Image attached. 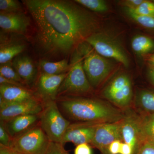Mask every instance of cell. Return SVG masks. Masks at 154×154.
<instances>
[{
	"label": "cell",
	"mask_w": 154,
	"mask_h": 154,
	"mask_svg": "<svg viewBox=\"0 0 154 154\" xmlns=\"http://www.w3.org/2000/svg\"><path fill=\"white\" fill-rule=\"evenodd\" d=\"M39 119L40 126L50 141L61 143L71 122L61 113L55 101L43 104Z\"/></svg>",
	"instance_id": "cell-5"
},
{
	"label": "cell",
	"mask_w": 154,
	"mask_h": 154,
	"mask_svg": "<svg viewBox=\"0 0 154 154\" xmlns=\"http://www.w3.org/2000/svg\"><path fill=\"white\" fill-rule=\"evenodd\" d=\"M73 53L69 70L59 88L56 99L67 97H85L94 91L84 71L82 54L77 48Z\"/></svg>",
	"instance_id": "cell-3"
},
{
	"label": "cell",
	"mask_w": 154,
	"mask_h": 154,
	"mask_svg": "<svg viewBox=\"0 0 154 154\" xmlns=\"http://www.w3.org/2000/svg\"><path fill=\"white\" fill-rule=\"evenodd\" d=\"M39 114L22 116L1 122L13 140L28 132L38 124Z\"/></svg>",
	"instance_id": "cell-13"
},
{
	"label": "cell",
	"mask_w": 154,
	"mask_h": 154,
	"mask_svg": "<svg viewBox=\"0 0 154 154\" xmlns=\"http://www.w3.org/2000/svg\"><path fill=\"white\" fill-rule=\"evenodd\" d=\"M77 48L82 56L83 68L88 81L93 89L97 88L110 74L113 68L112 64L86 42Z\"/></svg>",
	"instance_id": "cell-4"
},
{
	"label": "cell",
	"mask_w": 154,
	"mask_h": 154,
	"mask_svg": "<svg viewBox=\"0 0 154 154\" xmlns=\"http://www.w3.org/2000/svg\"><path fill=\"white\" fill-rule=\"evenodd\" d=\"M0 85H11L18 86V87L30 89L29 87L25 85L18 82H15V81L8 79H6V78H4V77L1 75H0Z\"/></svg>",
	"instance_id": "cell-34"
},
{
	"label": "cell",
	"mask_w": 154,
	"mask_h": 154,
	"mask_svg": "<svg viewBox=\"0 0 154 154\" xmlns=\"http://www.w3.org/2000/svg\"><path fill=\"white\" fill-rule=\"evenodd\" d=\"M23 2L33 18L36 42L43 55L67 56L98 28L95 17L70 1Z\"/></svg>",
	"instance_id": "cell-1"
},
{
	"label": "cell",
	"mask_w": 154,
	"mask_h": 154,
	"mask_svg": "<svg viewBox=\"0 0 154 154\" xmlns=\"http://www.w3.org/2000/svg\"><path fill=\"white\" fill-rule=\"evenodd\" d=\"M40 66L43 72L42 73L48 75L61 74L66 72L69 71L70 69V65L65 59L55 62L42 60L40 62Z\"/></svg>",
	"instance_id": "cell-17"
},
{
	"label": "cell",
	"mask_w": 154,
	"mask_h": 154,
	"mask_svg": "<svg viewBox=\"0 0 154 154\" xmlns=\"http://www.w3.org/2000/svg\"><path fill=\"white\" fill-rule=\"evenodd\" d=\"M74 154H92L91 146L88 143L79 145L75 149Z\"/></svg>",
	"instance_id": "cell-31"
},
{
	"label": "cell",
	"mask_w": 154,
	"mask_h": 154,
	"mask_svg": "<svg viewBox=\"0 0 154 154\" xmlns=\"http://www.w3.org/2000/svg\"><path fill=\"white\" fill-rule=\"evenodd\" d=\"M120 121L99 124L90 145L99 149L102 154H109L108 148L110 144L116 140L122 141Z\"/></svg>",
	"instance_id": "cell-10"
},
{
	"label": "cell",
	"mask_w": 154,
	"mask_h": 154,
	"mask_svg": "<svg viewBox=\"0 0 154 154\" xmlns=\"http://www.w3.org/2000/svg\"><path fill=\"white\" fill-rule=\"evenodd\" d=\"M61 113L71 122L104 123L120 121L124 112L111 103L89 97H67L55 100Z\"/></svg>",
	"instance_id": "cell-2"
},
{
	"label": "cell",
	"mask_w": 154,
	"mask_h": 154,
	"mask_svg": "<svg viewBox=\"0 0 154 154\" xmlns=\"http://www.w3.org/2000/svg\"><path fill=\"white\" fill-rule=\"evenodd\" d=\"M144 0H127L123 2V5L126 8L134 10L143 2Z\"/></svg>",
	"instance_id": "cell-33"
},
{
	"label": "cell",
	"mask_w": 154,
	"mask_h": 154,
	"mask_svg": "<svg viewBox=\"0 0 154 154\" xmlns=\"http://www.w3.org/2000/svg\"><path fill=\"white\" fill-rule=\"evenodd\" d=\"M30 23L28 17L21 12L0 14V27L5 31L24 33Z\"/></svg>",
	"instance_id": "cell-14"
},
{
	"label": "cell",
	"mask_w": 154,
	"mask_h": 154,
	"mask_svg": "<svg viewBox=\"0 0 154 154\" xmlns=\"http://www.w3.org/2000/svg\"><path fill=\"white\" fill-rule=\"evenodd\" d=\"M22 5L16 0H0L1 13H11L21 12Z\"/></svg>",
	"instance_id": "cell-26"
},
{
	"label": "cell",
	"mask_w": 154,
	"mask_h": 154,
	"mask_svg": "<svg viewBox=\"0 0 154 154\" xmlns=\"http://www.w3.org/2000/svg\"><path fill=\"white\" fill-rule=\"evenodd\" d=\"M129 10L132 11L135 14L139 15L154 16V3L150 1H144L137 8L134 10Z\"/></svg>",
	"instance_id": "cell-27"
},
{
	"label": "cell",
	"mask_w": 154,
	"mask_h": 154,
	"mask_svg": "<svg viewBox=\"0 0 154 154\" xmlns=\"http://www.w3.org/2000/svg\"><path fill=\"white\" fill-rule=\"evenodd\" d=\"M75 2L94 12H104L108 9L106 2L102 0H76Z\"/></svg>",
	"instance_id": "cell-25"
},
{
	"label": "cell",
	"mask_w": 154,
	"mask_h": 154,
	"mask_svg": "<svg viewBox=\"0 0 154 154\" xmlns=\"http://www.w3.org/2000/svg\"><path fill=\"white\" fill-rule=\"evenodd\" d=\"M136 154H154V143L151 141H145Z\"/></svg>",
	"instance_id": "cell-30"
},
{
	"label": "cell",
	"mask_w": 154,
	"mask_h": 154,
	"mask_svg": "<svg viewBox=\"0 0 154 154\" xmlns=\"http://www.w3.org/2000/svg\"><path fill=\"white\" fill-rule=\"evenodd\" d=\"M96 122H71L64 135L61 143H72L78 146L82 143L90 144L97 126Z\"/></svg>",
	"instance_id": "cell-11"
},
{
	"label": "cell",
	"mask_w": 154,
	"mask_h": 154,
	"mask_svg": "<svg viewBox=\"0 0 154 154\" xmlns=\"http://www.w3.org/2000/svg\"><path fill=\"white\" fill-rule=\"evenodd\" d=\"M36 97L35 93L30 89L11 85H0V102L16 103Z\"/></svg>",
	"instance_id": "cell-15"
},
{
	"label": "cell",
	"mask_w": 154,
	"mask_h": 154,
	"mask_svg": "<svg viewBox=\"0 0 154 154\" xmlns=\"http://www.w3.org/2000/svg\"><path fill=\"white\" fill-rule=\"evenodd\" d=\"M50 143L39 122L28 132L14 139L10 146L19 154H45Z\"/></svg>",
	"instance_id": "cell-6"
},
{
	"label": "cell",
	"mask_w": 154,
	"mask_h": 154,
	"mask_svg": "<svg viewBox=\"0 0 154 154\" xmlns=\"http://www.w3.org/2000/svg\"><path fill=\"white\" fill-rule=\"evenodd\" d=\"M149 74L151 81L154 85V68L151 67L149 69Z\"/></svg>",
	"instance_id": "cell-37"
},
{
	"label": "cell",
	"mask_w": 154,
	"mask_h": 154,
	"mask_svg": "<svg viewBox=\"0 0 154 154\" xmlns=\"http://www.w3.org/2000/svg\"><path fill=\"white\" fill-rule=\"evenodd\" d=\"M63 146L60 143L51 142L45 154H69Z\"/></svg>",
	"instance_id": "cell-28"
},
{
	"label": "cell",
	"mask_w": 154,
	"mask_h": 154,
	"mask_svg": "<svg viewBox=\"0 0 154 154\" xmlns=\"http://www.w3.org/2000/svg\"><path fill=\"white\" fill-rule=\"evenodd\" d=\"M126 9L128 15L139 25L149 29H154V16H143L135 14Z\"/></svg>",
	"instance_id": "cell-24"
},
{
	"label": "cell",
	"mask_w": 154,
	"mask_h": 154,
	"mask_svg": "<svg viewBox=\"0 0 154 154\" xmlns=\"http://www.w3.org/2000/svg\"><path fill=\"white\" fill-rule=\"evenodd\" d=\"M68 72L57 75L42 73L38 79L35 96L43 104L55 101L59 88L65 79Z\"/></svg>",
	"instance_id": "cell-12"
},
{
	"label": "cell",
	"mask_w": 154,
	"mask_h": 154,
	"mask_svg": "<svg viewBox=\"0 0 154 154\" xmlns=\"http://www.w3.org/2000/svg\"><path fill=\"white\" fill-rule=\"evenodd\" d=\"M124 116L120 121V133L122 142L130 145L136 154L145 141L142 132L139 113L128 108L123 110Z\"/></svg>",
	"instance_id": "cell-7"
},
{
	"label": "cell",
	"mask_w": 154,
	"mask_h": 154,
	"mask_svg": "<svg viewBox=\"0 0 154 154\" xmlns=\"http://www.w3.org/2000/svg\"><path fill=\"white\" fill-rule=\"evenodd\" d=\"M43 108V103L36 97L16 103L0 102V120L6 121L22 116L39 114Z\"/></svg>",
	"instance_id": "cell-9"
},
{
	"label": "cell",
	"mask_w": 154,
	"mask_h": 154,
	"mask_svg": "<svg viewBox=\"0 0 154 154\" xmlns=\"http://www.w3.org/2000/svg\"><path fill=\"white\" fill-rule=\"evenodd\" d=\"M85 42L103 57L113 59L125 66H128V59L124 50L118 43L109 36L103 33L96 32L88 36Z\"/></svg>",
	"instance_id": "cell-8"
},
{
	"label": "cell",
	"mask_w": 154,
	"mask_h": 154,
	"mask_svg": "<svg viewBox=\"0 0 154 154\" xmlns=\"http://www.w3.org/2000/svg\"><path fill=\"white\" fill-rule=\"evenodd\" d=\"M12 140L2 123L0 122V144L10 146Z\"/></svg>",
	"instance_id": "cell-29"
},
{
	"label": "cell",
	"mask_w": 154,
	"mask_h": 154,
	"mask_svg": "<svg viewBox=\"0 0 154 154\" xmlns=\"http://www.w3.org/2000/svg\"><path fill=\"white\" fill-rule=\"evenodd\" d=\"M131 47L136 53L143 55L150 51L154 48L152 39L144 35H138L133 38Z\"/></svg>",
	"instance_id": "cell-20"
},
{
	"label": "cell",
	"mask_w": 154,
	"mask_h": 154,
	"mask_svg": "<svg viewBox=\"0 0 154 154\" xmlns=\"http://www.w3.org/2000/svg\"><path fill=\"white\" fill-rule=\"evenodd\" d=\"M12 66L27 86L33 82L36 70L31 59L25 55L18 56L14 59Z\"/></svg>",
	"instance_id": "cell-16"
},
{
	"label": "cell",
	"mask_w": 154,
	"mask_h": 154,
	"mask_svg": "<svg viewBox=\"0 0 154 154\" xmlns=\"http://www.w3.org/2000/svg\"><path fill=\"white\" fill-rule=\"evenodd\" d=\"M25 45L22 44L12 43L2 45L0 49V63L3 64L10 62L14 58L18 56L25 49Z\"/></svg>",
	"instance_id": "cell-18"
},
{
	"label": "cell",
	"mask_w": 154,
	"mask_h": 154,
	"mask_svg": "<svg viewBox=\"0 0 154 154\" xmlns=\"http://www.w3.org/2000/svg\"><path fill=\"white\" fill-rule=\"evenodd\" d=\"M142 132L145 140L154 143V113L139 112Z\"/></svg>",
	"instance_id": "cell-21"
},
{
	"label": "cell",
	"mask_w": 154,
	"mask_h": 154,
	"mask_svg": "<svg viewBox=\"0 0 154 154\" xmlns=\"http://www.w3.org/2000/svg\"><path fill=\"white\" fill-rule=\"evenodd\" d=\"M130 82V79L126 75H119L114 78L104 89L102 91V96L105 97L107 95L118 90L119 88L124 87Z\"/></svg>",
	"instance_id": "cell-22"
},
{
	"label": "cell",
	"mask_w": 154,
	"mask_h": 154,
	"mask_svg": "<svg viewBox=\"0 0 154 154\" xmlns=\"http://www.w3.org/2000/svg\"><path fill=\"white\" fill-rule=\"evenodd\" d=\"M148 61L152 67L154 68V54H153L149 57Z\"/></svg>",
	"instance_id": "cell-38"
},
{
	"label": "cell",
	"mask_w": 154,
	"mask_h": 154,
	"mask_svg": "<svg viewBox=\"0 0 154 154\" xmlns=\"http://www.w3.org/2000/svg\"><path fill=\"white\" fill-rule=\"evenodd\" d=\"M0 154H19L10 146L0 144Z\"/></svg>",
	"instance_id": "cell-36"
},
{
	"label": "cell",
	"mask_w": 154,
	"mask_h": 154,
	"mask_svg": "<svg viewBox=\"0 0 154 154\" xmlns=\"http://www.w3.org/2000/svg\"><path fill=\"white\" fill-rule=\"evenodd\" d=\"M119 154H134L132 147L125 143H122Z\"/></svg>",
	"instance_id": "cell-35"
},
{
	"label": "cell",
	"mask_w": 154,
	"mask_h": 154,
	"mask_svg": "<svg viewBox=\"0 0 154 154\" xmlns=\"http://www.w3.org/2000/svg\"><path fill=\"white\" fill-rule=\"evenodd\" d=\"M122 142L120 140L114 141L110 144L108 148L109 154H119Z\"/></svg>",
	"instance_id": "cell-32"
},
{
	"label": "cell",
	"mask_w": 154,
	"mask_h": 154,
	"mask_svg": "<svg viewBox=\"0 0 154 154\" xmlns=\"http://www.w3.org/2000/svg\"><path fill=\"white\" fill-rule=\"evenodd\" d=\"M137 106L142 113H154V92L141 91L137 98Z\"/></svg>",
	"instance_id": "cell-19"
},
{
	"label": "cell",
	"mask_w": 154,
	"mask_h": 154,
	"mask_svg": "<svg viewBox=\"0 0 154 154\" xmlns=\"http://www.w3.org/2000/svg\"><path fill=\"white\" fill-rule=\"evenodd\" d=\"M0 75L8 79L15 81L27 86L17 73L10 62L8 63L1 64L0 66Z\"/></svg>",
	"instance_id": "cell-23"
}]
</instances>
